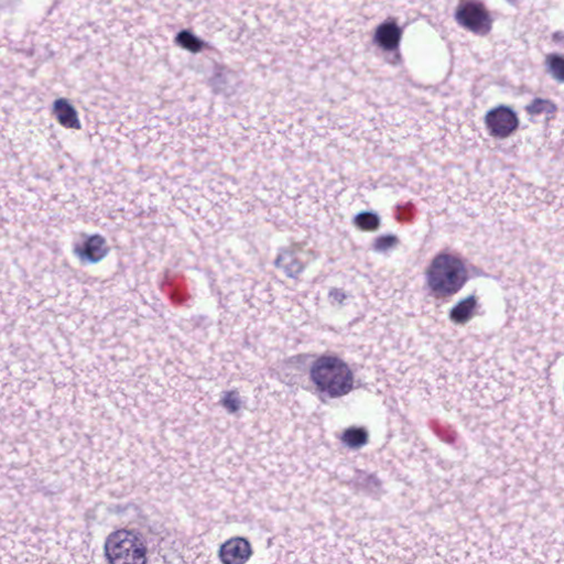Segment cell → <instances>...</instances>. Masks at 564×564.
Masks as SVG:
<instances>
[{
  "label": "cell",
  "instance_id": "6da1fadb",
  "mask_svg": "<svg viewBox=\"0 0 564 564\" xmlns=\"http://www.w3.org/2000/svg\"><path fill=\"white\" fill-rule=\"evenodd\" d=\"M466 280L468 270L464 262L451 253L439 255L429 267V285L438 297L455 295Z\"/></svg>",
  "mask_w": 564,
  "mask_h": 564
},
{
  "label": "cell",
  "instance_id": "7a4b0ae2",
  "mask_svg": "<svg viewBox=\"0 0 564 564\" xmlns=\"http://www.w3.org/2000/svg\"><path fill=\"white\" fill-rule=\"evenodd\" d=\"M311 377L316 386L332 398L348 394L354 386V378L348 366L332 356L319 358L312 367Z\"/></svg>",
  "mask_w": 564,
  "mask_h": 564
},
{
  "label": "cell",
  "instance_id": "3957f363",
  "mask_svg": "<svg viewBox=\"0 0 564 564\" xmlns=\"http://www.w3.org/2000/svg\"><path fill=\"white\" fill-rule=\"evenodd\" d=\"M105 554L110 564H146L147 546L135 531H115L105 544Z\"/></svg>",
  "mask_w": 564,
  "mask_h": 564
},
{
  "label": "cell",
  "instance_id": "277c9868",
  "mask_svg": "<svg viewBox=\"0 0 564 564\" xmlns=\"http://www.w3.org/2000/svg\"><path fill=\"white\" fill-rule=\"evenodd\" d=\"M457 19L460 24L474 34H485L491 28V16L481 3H462L457 9Z\"/></svg>",
  "mask_w": 564,
  "mask_h": 564
},
{
  "label": "cell",
  "instance_id": "5b68a950",
  "mask_svg": "<svg viewBox=\"0 0 564 564\" xmlns=\"http://www.w3.org/2000/svg\"><path fill=\"white\" fill-rule=\"evenodd\" d=\"M518 117L510 108L500 107L491 110L486 116V127L497 138H506L518 128Z\"/></svg>",
  "mask_w": 564,
  "mask_h": 564
},
{
  "label": "cell",
  "instance_id": "8992f818",
  "mask_svg": "<svg viewBox=\"0 0 564 564\" xmlns=\"http://www.w3.org/2000/svg\"><path fill=\"white\" fill-rule=\"evenodd\" d=\"M251 556V544L244 538H232L226 541L220 551L223 564H245Z\"/></svg>",
  "mask_w": 564,
  "mask_h": 564
},
{
  "label": "cell",
  "instance_id": "52a82bcc",
  "mask_svg": "<svg viewBox=\"0 0 564 564\" xmlns=\"http://www.w3.org/2000/svg\"><path fill=\"white\" fill-rule=\"evenodd\" d=\"M401 40V29L394 21H387L377 28L375 42L378 47L386 51L397 50Z\"/></svg>",
  "mask_w": 564,
  "mask_h": 564
},
{
  "label": "cell",
  "instance_id": "ba28073f",
  "mask_svg": "<svg viewBox=\"0 0 564 564\" xmlns=\"http://www.w3.org/2000/svg\"><path fill=\"white\" fill-rule=\"evenodd\" d=\"M105 247H106V242L102 237L91 236V237L87 238L81 246L82 256H85L89 259H97L105 255V251H106Z\"/></svg>",
  "mask_w": 564,
  "mask_h": 564
},
{
  "label": "cell",
  "instance_id": "9c48e42d",
  "mask_svg": "<svg viewBox=\"0 0 564 564\" xmlns=\"http://www.w3.org/2000/svg\"><path fill=\"white\" fill-rule=\"evenodd\" d=\"M476 301L474 298L466 299L461 302L457 308L453 310L452 319L459 323H463L470 320L475 311Z\"/></svg>",
  "mask_w": 564,
  "mask_h": 564
},
{
  "label": "cell",
  "instance_id": "30bf717a",
  "mask_svg": "<svg viewBox=\"0 0 564 564\" xmlns=\"http://www.w3.org/2000/svg\"><path fill=\"white\" fill-rule=\"evenodd\" d=\"M343 442L350 447H361L367 442V433L363 428H350L343 434Z\"/></svg>",
  "mask_w": 564,
  "mask_h": 564
},
{
  "label": "cell",
  "instance_id": "8fae6325",
  "mask_svg": "<svg viewBox=\"0 0 564 564\" xmlns=\"http://www.w3.org/2000/svg\"><path fill=\"white\" fill-rule=\"evenodd\" d=\"M548 66L552 75L559 81H564V58L561 55H551L548 59Z\"/></svg>",
  "mask_w": 564,
  "mask_h": 564
},
{
  "label": "cell",
  "instance_id": "7c38bea8",
  "mask_svg": "<svg viewBox=\"0 0 564 564\" xmlns=\"http://www.w3.org/2000/svg\"><path fill=\"white\" fill-rule=\"evenodd\" d=\"M358 228L363 230H375L378 228L379 218L373 213H364L356 220Z\"/></svg>",
  "mask_w": 564,
  "mask_h": 564
}]
</instances>
